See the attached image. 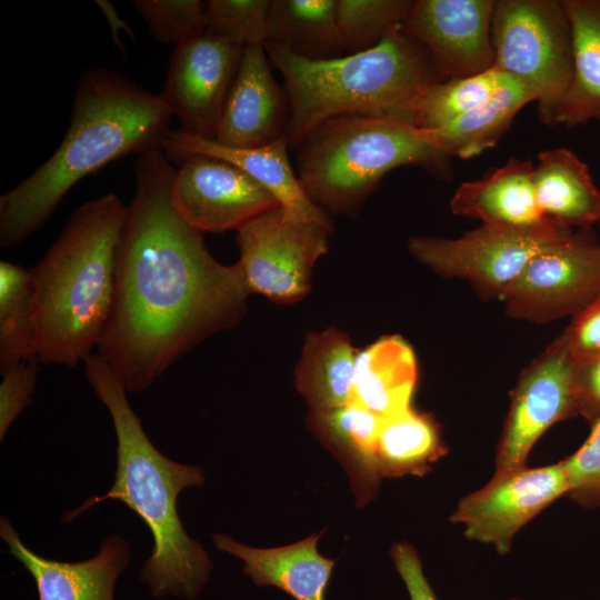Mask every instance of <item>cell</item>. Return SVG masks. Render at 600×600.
<instances>
[{
    "label": "cell",
    "mask_w": 600,
    "mask_h": 600,
    "mask_svg": "<svg viewBox=\"0 0 600 600\" xmlns=\"http://www.w3.org/2000/svg\"><path fill=\"white\" fill-rule=\"evenodd\" d=\"M571 232L550 219L529 227L482 223L456 239L412 237L408 249L442 277L467 281L480 299H503L534 256Z\"/></svg>",
    "instance_id": "ba28073f"
},
{
    "label": "cell",
    "mask_w": 600,
    "mask_h": 600,
    "mask_svg": "<svg viewBox=\"0 0 600 600\" xmlns=\"http://www.w3.org/2000/svg\"><path fill=\"white\" fill-rule=\"evenodd\" d=\"M153 39L179 44L206 31V3L200 0H133Z\"/></svg>",
    "instance_id": "d6a6232c"
},
{
    "label": "cell",
    "mask_w": 600,
    "mask_h": 600,
    "mask_svg": "<svg viewBox=\"0 0 600 600\" xmlns=\"http://www.w3.org/2000/svg\"><path fill=\"white\" fill-rule=\"evenodd\" d=\"M391 558L404 582L410 600H438L423 573L420 558L411 544L406 542L393 544Z\"/></svg>",
    "instance_id": "8d00e7d4"
},
{
    "label": "cell",
    "mask_w": 600,
    "mask_h": 600,
    "mask_svg": "<svg viewBox=\"0 0 600 600\" xmlns=\"http://www.w3.org/2000/svg\"><path fill=\"white\" fill-rule=\"evenodd\" d=\"M297 176L311 201L333 211H351L402 166L438 177L449 159L429 130L394 116L343 114L316 128L297 148Z\"/></svg>",
    "instance_id": "8992f818"
},
{
    "label": "cell",
    "mask_w": 600,
    "mask_h": 600,
    "mask_svg": "<svg viewBox=\"0 0 600 600\" xmlns=\"http://www.w3.org/2000/svg\"><path fill=\"white\" fill-rule=\"evenodd\" d=\"M591 431L582 446L562 460L568 496L584 508L600 507V417L590 422Z\"/></svg>",
    "instance_id": "836d02e7"
},
{
    "label": "cell",
    "mask_w": 600,
    "mask_h": 600,
    "mask_svg": "<svg viewBox=\"0 0 600 600\" xmlns=\"http://www.w3.org/2000/svg\"><path fill=\"white\" fill-rule=\"evenodd\" d=\"M312 421L324 440L350 463L353 478L369 496L381 477L376 446L383 418L351 401L329 411L313 412Z\"/></svg>",
    "instance_id": "83f0119b"
},
{
    "label": "cell",
    "mask_w": 600,
    "mask_h": 600,
    "mask_svg": "<svg viewBox=\"0 0 600 600\" xmlns=\"http://www.w3.org/2000/svg\"><path fill=\"white\" fill-rule=\"evenodd\" d=\"M493 68L534 94L541 122L554 126L573 77L570 22L562 0H497Z\"/></svg>",
    "instance_id": "52a82bcc"
},
{
    "label": "cell",
    "mask_w": 600,
    "mask_h": 600,
    "mask_svg": "<svg viewBox=\"0 0 600 600\" xmlns=\"http://www.w3.org/2000/svg\"><path fill=\"white\" fill-rule=\"evenodd\" d=\"M176 172L162 149L138 157L118 241L110 313L97 346L127 392L152 386L213 332L234 326L250 294L238 262L208 251L171 203Z\"/></svg>",
    "instance_id": "6da1fadb"
},
{
    "label": "cell",
    "mask_w": 600,
    "mask_h": 600,
    "mask_svg": "<svg viewBox=\"0 0 600 600\" xmlns=\"http://www.w3.org/2000/svg\"><path fill=\"white\" fill-rule=\"evenodd\" d=\"M572 37L573 77L556 124L600 121V0H562Z\"/></svg>",
    "instance_id": "603a6c76"
},
{
    "label": "cell",
    "mask_w": 600,
    "mask_h": 600,
    "mask_svg": "<svg viewBox=\"0 0 600 600\" xmlns=\"http://www.w3.org/2000/svg\"><path fill=\"white\" fill-rule=\"evenodd\" d=\"M512 77L492 68L477 76L448 79L426 88L407 120L421 129H437L491 98Z\"/></svg>",
    "instance_id": "f1b7e54d"
},
{
    "label": "cell",
    "mask_w": 600,
    "mask_h": 600,
    "mask_svg": "<svg viewBox=\"0 0 600 600\" xmlns=\"http://www.w3.org/2000/svg\"><path fill=\"white\" fill-rule=\"evenodd\" d=\"M0 536L9 553L32 576L39 600H113L116 581L130 561V543L120 536L106 538L94 557L77 562L33 552L3 516Z\"/></svg>",
    "instance_id": "ac0fdd59"
},
{
    "label": "cell",
    "mask_w": 600,
    "mask_h": 600,
    "mask_svg": "<svg viewBox=\"0 0 600 600\" xmlns=\"http://www.w3.org/2000/svg\"><path fill=\"white\" fill-rule=\"evenodd\" d=\"M38 361H23L2 373L0 383V441L17 419L31 404L38 381Z\"/></svg>",
    "instance_id": "e575fe53"
},
{
    "label": "cell",
    "mask_w": 600,
    "mask_h": 600,
    "mask_svg": "<svg viewBox=\"0 0 600 600\" xmlns=\"http://www.w3.org/2000/svg\"><path fill=\"white\" fill-rule=\"evenodd\" d=\"M171 183V203L189 226L204 233L239 230L254 218L281 208L276 197L232 163L189 154Z\"/></svg>",
    "instance_id": "4fadbf2b"
},
{
    "label": "cell",
    "mask_w": 600,
    "mask_h": 600,
    "mask_svg": "<svg viewBox=\"0 0 600 600\" xmlns=\"http://www.w3.org/2000/svg\"><path fill=\"white\" fill-rule=\"evenodd\" d=\"M510 600H521V599H519V598H511Z\"/></svg>",
    "instance_id": "ab89813d"
},
{
    "label": "cell",
    "mask_w": 600,
    "mask_h": 600,
    "mask_svg": "<svg viewBox=\"0 0 600 600\" xmlns=\"http://www.w3.org/2000/svg\"><path fill=\"white\" fill-rule=\"evenodd\" d=\"M321 533L278 548H252L223 533L212 536L216 548L243 562V572L258 587H277L296 600H326L336 560L318 552Z\"/></svg>",
    "instance_id": "d6986e66"
},
{
    "label": "cell",
    "mask_w": 600,
    "mask_h": 600,
    "mask_svg": "<svg viewBox=\"0 0 600 600\" xmlns=\"http://www.w3.org/2000/svg\"><path fill=\"white\" fill-rule=\"evenodd\" d=\"M597 226H598V228H599V230H600V218H599V220H598V222H597Z\"/></svg>",
    "instance_id": "f35d334b"
},
{
    "label": "cell",
    "mask_w": 600,
    "mask_h": 600,
    "mask_svg": "<svg viewBox=\"0 0 600 600\" xmlns=\"http://www.w3.org/2000/svg\"><path fill=\"white\" fill-rule=\"evenodd\" d=\"M328 233L313 222L286 221L281 208L242 226L238 263L249 293L287 303L301 299L313 264L328 251Z\"/></svg>",
    "instance_id": "30bf717a"
},
{
    "label": "cell",
    "mask_w": 600,
    "mask_h": 600,
    "mask_svg": "<svg viewBox=\"0 0 600 600\" xmlns=\"http://www.w3.org/2000/svg\"><path fill=\"white\" fill-rule=\"evenodd\" d=\"M531 101H536L533 92L512 78L487 101L429 132L448 157L470 159L492 148Z\"/></svg>",
    "instance_id": "484cf974"
},
{
    "label": "cell",
    "mask_w": 600,
    "mask_h": 600,
    "mask_svg": "<svg viewBox=\"0 0 600 600\" xmlns=\"http://www.w3.org/2000/svg\"><path fill=\"white\" fill-rule=\"evenodd\" d=\"M288 148L287 137L258 148L236 149L176 129L170 131L162 151L171 162L177 163L193 153L228 161L276 197L286 221L313 222L331 232L332 221L304 192L291 167Z\"/></svg>",
    "instance_id": "e0dca14e"
},
{
    "label": "cell",
    "mask_w": 600,
    "mask_h": 600,
    "mask_svg": "<svg viewBox=\"0 0 600 600\" xmlns=\"http://www.w3.org/2000/svg\"><path fill=\"white\" fill-rule=\"evenodd\" d=\"M446 451L433 418L408 408L383 419L376 459L380 476L423 474Z\"/></svg>",
    "instance_id": "4316f807"
},
{
    "label": "cell",
    "mask_w": 600,
    "mask_h": 600,
    "mask_svg": "<svg viewBox=\"0 0 600 600\" xmlns=\"http://www.w3.org/2000/svg\"><path fill=\"white\" fill-rule=\"evenodd\" d=\"M532 186L541 213L570 228L597 224L600 218V189L589 167L567 148L542 151L533 166Z\"/></svg>",
    "instance_id": "44dd1931"
},
{
    "label": "cell",
    "mask_w": 600,
    "mask_h": 600,
    "mask_svg": "<svg viewBox=\"0 0 600 600\" xmlns=\"http://www.w3.org/2000/svg\"><path fill=\"white\" fill-rule=\"evenodd\" d=\"M38 361L32 323L29 270L0 262V370Z\"/></svg>",
    "instance_id": "f546056e"
},
{
    "label": "cell",
    "mask_w": 600,
    "mask_h": 600,
    "mask_svg": "<svg viewBox=\"0 0 600 600\" xmlns=\"http://www.w3.org/2000/svg\"><path fill=\"white\" fill-rule=\"evenodd\" d=\"M263 46L244 47L214 140L236 149L258 148L287 137L290 102L271 73Z\"/></svg>",
    "instance_id": "2e32d148"
},
{
    "label": "cell",
    "mask_w": 600,
    "mask_h": 600,
    "mask_svg": "<svg viewBox=\"0 0 600 600\" xmlns=\"http://www.w3.org/2000/svg\"><path fill=\"white\" fill-rule=\"evenodd\" d=\"M354 362L349 338L337 329L307 336L296 382L313 412L353 401Z\"/></svg>",
    "instance_id": "cb8c5ba5"
},
{
    "label": "cell",
    "mask_w": 600,
    "mask_h": 600,
    "mask_svg": "<svg viewBox=\"0 0 600 600\" xmlns=\"http://www.w3.org/2000/svg\"><path fill=\"white\" fill-rule=\"evenodd\" d=\"M562 336L574 363L600 357V293L572 317Z\"/></svg>",
    "instance_id": "d590c367"
},
{
    "label": "cell",
    "mask_w": 600,
    "mask_h": 600,
    "mask_svg": "<svg viewBox=\"0 0 600 600\" xmlns=\"http://www.w3.org/2000/svg\"><path fill=\"white\" fill-rule=\"evenodd\" d=\"M576 416V363L561 333L518 378L497 446L496 471L526 467L541 434L556 422Z\"/></svg>",
    "instance_id": "8fae6325"
},
{
    "label": "cell",
    "mask_w": 600,
    "mask_h": 600,
    "mask_svg": "<svg viewBox=\"0 0 600 600\" xmlns=\"http://www.w3.org/2000/svg\"><path fill=\"white\" fill-rule=\"evenodd\" d=\"M532 170L531 161L510 158L482 179L463 182L450 201L451 211L482 223L516 227L548 220L537 203Z\"/></svg>",
    "instance_id": "ffe728a7"
},
{
    "label": "cell",
    "mask_w": 600,
    "mask_h": 600,
    "mask_svg": "<svg viewBox=\"0 0 600 600\" xmlns=\"http://www.w3.org/2000/svg\"><path fill=\"white\" fill-rule=\"evenodd\" d=\"M83 362L88 382L112 419L117 469L107 493L89 497L63 513L62 521L70 522L106 500L123 502L153 537L152 552L140 570V580L151 596L194 599L210 577L212 562L201 543L186 532L177 500L183 489L203 484V470L170 460L153 446L128 401L124 386L106 360L91 353Z\"/></svg>",
    "instance_id": "3957f363"
},
{
    "label": "cell",
    "mask_w": 600,
    "mask_h": 600,
    "mask_svg": "<svg viewBox=\"0 0 600 600\" xmlns=\"http://www.w3.org/2000/svg\"><path fill=\"white\" fill-rule=\"evenodd\" d=\"M243 49L207 30L174 47L160 94L179 130L214 139Z\"/></svg>",
    "instance_id": "7c38bea8"
},
{
    "label": "cell",
    "mask_w": 600,
    "mask_h": 600,
    "mask_svg": "<svg viewBox=\"0 0 600 600\" xmlns=\"http://www.w3.org/2000/svg\"><path fill=\"white\" fill-rule=\"evenodd\" d=\"M567 492L562 460L546 467L496 471L484 487L459 501L450 520L463 527L469 540L492 544L506 554L520 528Z\"/></svg>",
    "instance_id": "5bb4252c"
},
{
    "label": "cell",
    "mask_w": 600,
    "mask_h": 600,
    "mask_svg": "<svg viewBox=\"0 0 600 600\" xmlns=\"http://www.w3.org/2000/svg\"><path fill=\"white\" fill-rule=\"evenodd\" d=\"M206 30L241 47L263 46L268 39L271 0H208Z\"/></svg>",
    "instance_id": "1f68e13d"
},
{
    "label": "cell",
    "mask_w": 600,
    "mask_h": 600,
    "mask_svg": "<svg viewBox=\"0 0 600 600\" xmlns=\"http://www.w3.org/2000/svg\"><path fill=\"white\" fill-rule=\"evenodd\" d=\"M127 213L128 206L112 192L83 202L28 269L39 362L73 368L98 346L111 309Z\"/></svg>",
    "instance_id": "277c9868"
},
{
    "label": "cell",
    "mask_w": 600,
    "mask_h": 600,
    "mask_svg": "<svg viewBox=\"0 0 600 600\" xmlns=\"http://www.w3.org/2000/svg\"><path fill=\"white\" fill-rule=\"evenodd\" d=\"M496 0L412 1L402 29L429 53L443 80L493 68L491 22Z\"/></svg>",
    "instance_id": "9a60e30c"
},
{
    "label": "cell",
    "mask_w": 600,
    "mask_h": 600,
    "mask_svg": "<svg viewBox=\"0 0 600 600\" xmlns=\"http://www.w3.org/2000/svg\"><path fill=\"white\" fill-rule=\"evenodd\" d=\"M411 347L383 337L356 354L353 401L386 419L410 408L417 382Z\"/></svg>",
    "instance_id": "7402d4cb"
},
{
    "label": "cell",
    "mask_w": 600,
    "mask_h": 600,
    "mask_svg": "<svg viewBox=\"0 0 600 600\" xmlns=\"http://www.w3.org/2000/svg\"><path fill=\"white\" fill-rule=\"evenodd\" d=\"M579 416L589 422L600 417V357L576 363Z\"/></svg>",
    "instance_id": "74e56055"
},
{
    "label": "cell",
    "mask_w": 600,
    "mask_h": 600,
    "mask_svg": "<svg viewBox=\"0 0 600 600\" xmlns=\"http://www.w3.org/2000/svg\"><path fill=\"white\" fill-rule=\"evenodd\" d=\"M409 0H336V18L346 53L367 51L402 28Z\"/></svg>",
    "instance_id": "4dcf8cb0"
},
{
    "label": "cell",
    "mask_w": 600,
    "mask_h": 600,
    "mask_svg": "<svg viewBox=\"0 0 600 600\" xmlns=\"http://www.w3.org/2000/svg\"><path fill=\"white\" fill-rule=\"evenodd\" d=\"M263 47L284 79L290 102L287 139L293 149L337 116L407 120L420 93L443 81L426 49L402 28L367 51L330 60L310 61L270 41Z\"/></svg>",
    "instance_id": "5b68a950"
},
{
    "label": "cell",
    "mask_w": 600,
    "mask_h": 600,
    "mask_svg": "<svg viewBox=\"0 0 600 600\" xmlns=\"http://www.w3.org/2000/svg\"><path fill=\"white\" fill-rule=\"evenodd\" d=\"M267 41L310 61L343 57L336 0H271Z\"/></svg>",
    "instance_id": "d4e9b609"
},
{
    "label": "cell",
    "mask_w": 600,
    "mask_h": 600,
    "mask_svg": "<svg viewBox=\"0 0 600 600\" xmlns=\"http://www.w3.org/2000/svg\"><path fill=\"white\" fill-rule=\"evenodd\" d=\"M600 293V242L592 227L534 256L503 297L508 316L547 323L576 316Z\"/></svg>",
    "instance_id": "9c48e42d"
},
{
    "label": "cell",
    "mask_w": 600,
    "mask_h": 600,
    "mask_svg": "<svg viewBox=\"0 0 600 600\" xmlns=\"http://www.w3.org/2000/svg\"><path fill=\"white\" fill-rule=\"evenodd\" d=\"M171 117L160 93L104 67L86 70L57 150L0 197V246L12 248L37 232L87 176L124 156L162 149Z\"/></svg>",
    "instance_id": "7a4b0ae2"
}]
</instances>
